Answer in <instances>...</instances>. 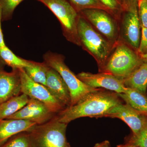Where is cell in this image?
Wrapping results in <instances>:
<instances>
[{
  "label": "cell",
  "instance_id": "6",
  "mask_svg": "<svg viewBox=\"0 0 147 147\" xmlns=\"http://www.w3.org/2000/svg\"><path fill=\"white\" fill-rule=\"evenodd\" d=\"M50 9L59 21L63 33L69 42L81 46L77 31L79 14L66 0H37Z\"/></svg>",
  "mask_w": 147,
  "mask_h": 147
},
{
  "label": "cell",
  "instance_id": "25",
  "mask_svg": "<svg viewBox=\"0 0 147 147\" xmlns=\"http://www.w3.org/2000/svg\"><path fill=\"white\" fill-rule=\"evenodd\" d=\"M138 15L141 26L147 28V0H139Z\"/></svg>",
  "mask_w": 147,
  "mask_h": 147
},
{
  "label": "cell",
  "instance_id": "9",
  "mask_svg": "<svg viewBox=\"0 0 147 147\" xmlns=\"http://www.w3.org/2000/svg\"><path fill=\"white\" fill-rule=\"evenodd\" d=\"M104 117L120 119L129 126L134 135L139 134L147 125V116L123 102L111 109Z\"/></svg>",
  "mask_w": 147,
  "mask_h": 147
},
{
  "label": "cell",
  "instance_id": "31",
  "mask_svg": "<svg viewBox=\"0 0 147 147\" xmlns=\"http://www.w3.org/2000/svg\"><path fill=\"white\" fill-rule=\"evenodd\" d=\"M5 65V63L4 62V61L2 59L1 57V56H0V69H4Z\"/></svg>",
  "mask_w": 147,
  "mask_h": 147
},
{
  "label": "cell",
  "instance_id": "1",
  "mask_svg": "<svg viewBox=\"0 0 147 147\" xmlns=\"http://www.w3.org/2000/svg\"><path fill=\"white\" fill-rule=\"evenodd\" d=\"M123 101L117 93L100 88L87 94L75 105L66 107L55 117L59 121L67 124L83 117H103Z\"/></svg>",
  "mask_w": 147,
  "mask_h": 147
},
{
  "label": "cell",
  "instance_id": "13",
  "mask_svg": "<svg viewBox=\"0 0 147 147\" xmlns=\"http://www.w3.org/2000/svg\"><path fill=\"white\" fill-rule=\"evenodd\" d=\"M21 94L19 69L7 72L0 69V104Z\"/></svg>",
  "mask_w": 147,
  "mask_h": 147
},
{
  "label": "cell",
  "instance_id": "5",
  "mask_svg": "<svg viewBox=\"0 0 147 147\" xmlns=\"http://www.w3.org/2000/svg\"><path fill=\"white\" fill-rule=\"evenodd\" d=\"M67 126L55 116L47 122L37 125L28 131L32 147H70L66 136Z\"/></svg>",
  "mask_w": 147,
  "mask_h": 147
},
{
  "label": "cell",
  "instance_id": "17",
  "mask_svg": "<svg viewBox=\"0 0 147 147\" xmlns=\"http://www.w3.org/2000/svg\"><path fill=\"white\" fill-rule=\"evenodd\" d=\"M118 94L125 103L147 116V94L128 88H127L125 93Z\"/></svg>",
  "mask_w": 147,
  "mask_h": 147
},
{
  "label": "cell",
  "instance_id": "29",
  "mask_svg": "<svg viewBox=\"0 0 147 147\" xmlns=\"http://www.w3.org/2000/svg\"><path fill=\"white\" fill-rule=\"evenodd\" d=\"M94 147H111L110 142L108 140H105L100 143L96 144Z\"/></svg>",
  "mask_w": 147,
  "mask_h": 147
},
{
  "label": "cell",
  "instance_id": "32",
  "mask_svg": "<svg viewBox=\"0 0 147 147\" xmlns=\"http://www.w3.org/2000/svg\"><path fill=\"white\" fill-rule=\"evenodd\" d=\"M140 57L143 62L147 63V54L146 55H141Z\"/></svg>",
  "mask_w": 147,
  "mask_h": 147
},
{
  "label": "cell",
  "instance_id": "10",
  "mask_svg": "<svg viewBox=\"0 0 147 147\" xmlns=\"http://www.w3.org/2000/svg\"><path fill=\"white\" fill-rule=\"evenodd\" d=\"M76 76L87 86L94 88H102L117 94L125 93L127 89L122 80L106 72L94 74L82 72Z\"/></svg>",
  "mask_w": 147,
  "mask_h": 147
},
{
  "label": "cell",
  "instance_id": "7",
  "mask_svg": "<svg viewBox=\"0 0 147 147\" xmlns=\"http://www.w3.org/2000/svg\"><path fill=\"white\" fill-rule=\"evenodd\" d=\"M79 12L98 32L116 46L119 41V28L117 23L111 14L98 9H87Z\"/></svg>",
  "mask_w": 147,
  "mask_h": 147
},
{
  "label": "cell",
  "instance_id": "24",
  "mask_svg": "<svg viewBox=\"0 0 147 147\" xmlns=\"http://www.w3.org/2000/svg\"><path fill=\"white\" fill-rule=\"evenodd\" d=\"M125 139V143L133 144L141 147H147V125L137 135L131 134Z\"/></svg>",
  "mask_w": 147,
  "mask_h": 147
},
{
  "label": "cell",
  "instance_id": "15",
  "mask_svg": "<svg viewBox=\"0 0 147 147\" xmlns=\"http://www.w3.org/2000/svg\"><path fill=\"white\" fill-rule=\"evenodd\" d=\"M37 125L31 121L18 119L0 121V147L14 135L30 131Z\"/></svg>",
  "mask_w": 147,
  "mask_h": 147
},
{
  "label": "cell",
  "instance_id": "19",
  "mask_svg": "<svg viewBox=\"0 0 147 147\" xmlns=\"http://www.w3.org/2000/svg\"><path fill=\"white\" fill-rule=\"evenodd\" d=\"M49 66L45 62L30 61V64L24 69L27 75L34 82L46 86L47 71Z\"/></svg>",
  "mask_w": 147,
  "mask_h": 147
},
{
  "label": "cell",
  "instance_id": "11",
  "mask_svg": "<svg viewBox=\"0 0 147 147\" xmlns=\"http://www.w3.org/2000/svg\"><path fill=\"white\" fill-rule=\"evenodd\" d=\"M56 115L42 102L29 98L26 105L6 119L26 120L40 125L52 119Z\"/></svg>",
  "mask_w": 147,
  "mask_h": 147
},
{
  "label": "cell",
  "instance_id": "28",
  "mask_svg": "<svg viewBox=\"0 0 147 147\" xmlns=\"http://www.w3.org/2000/svg\"><path fill=\"white\" fill-rule=\"evenodd\" d=\"M2 21L1 10L0 7V48H2L6 45L4 39L3 34L1 28Z\"/></svg>",
  "mask_w": 147,
  "mask_h": 147
},
{
  "label": "cell",
  "instance_id": "21",
  "mask_svg": "<svg viewBox=\"0 0 147 147\" xmlns=\"http://www.w3.org/2000/svg\"><path fill=\"white\" fill-rule=\"evenodd\" d=\"M0 147H32L28 131L14 135Z\"/></svg>",
  "mask_w": 147,
  "mask_h": 147
},
{
  "label": "cell",
  "instance_id": "16",
  "mask_svg": "<svg viewBox=\"0 0 147 147\" xmlns=\"http://www.w3.org/2000/svg\"><path fill=\"white\" fill-rule=\"evenodd\" d=\"M123 82L126 88L147 94V63L143 62Z\"/></svg>",
  "mask_w": 147,
  "mask_h": 147
},
{
  "label": "cell",
  "instance_id": "3",
  "mask_svg": "<svg viewBox=\"0 0 147 147\" xmlns=\"http://www.w3.org/2000/svg\"><path fill=\"white\" fill-rule=\"evenodd\" d=\"M43 58L44 62L48 66L60 74L68 87L71 97V105H75L90 93L100 89L91 88L79 79L66 65L63 55L48 52L43 55Z\"/></svg>",
  "mask_w": 147,
  "mask_h": 147
},
{
  "label": "cell",
  "instance_id": "22",
  "mask_svg": "<svg viewBox=\"0 0 147 147\" xmlns=\"http://www.w3.org/2000/svg\"><path fill=\"white\" fill-rule=\"evenodd\" d=\"M71 4L79 12L87 9H98L106 11L112 14L99 0H69Z\"/></svg>",
  "mask_w": 147,
  "mask_h": 147
},
{
  "label": "cell",
  "instance_id": "14",
  "mask_svg": "<svg viewBox=\"0 0 147 147\" xmlns=\"http://www.w3.org/2000/svg\"><path fill=\"white\" fill-rule=\"evenodd\" d=\"M45 86L59 101L66 107L71 105L69 90L60 74L49 67Z\"/></svg>",
  "mask_w": 147,
  "mask_h": 147
},
{
  "label": "cell",
  "instance_id": "8",
  "mask_svg": "<svg viewBox=\"0 0 147 147\" xmlns=\"http://www.w3.org/2000/svg\"><path fill=\"white\" fill-rule=\"evenodd\" d=\"M19 70L21 80V93L26 95L30 98L42 102L56 114L66 108L52 94L47 87L32 81L27 75L24 69Z\"/></svg>",
  "mask_w": 147,
  "mask_h": 147
},
{
  "label": "cell",
  "instance_id": "18",
  "mask_svg": "<svg viewBox=\"0 0 147 147\" xmlns=\"http://www.w3.org/2000/svg\"><path fill=\"white\" fill-rule=\"evenodd\" d=\"M29 98L26 95L21 93L0 104V121L7 119L22 109Z\"/></svg>",
  "mask_w": 147,
  "mask_h": 147
},
{
  "label": "cell",
  "instance_id": "2",
  "mask_svg": "<svg viewBox=\"0 0 147 147\" xmlns=\"http://www.w3.org/2000/svg\"><path fill=\"white\" fill-rule=\"evenodd\" d=\"M77 31L81 46L94 58L99 72H103L107 60L115 45L108 41L80 14Z\"/></svg>",
  "mask_w": 147,
  "mask_h": 147
},
{
  "label": "cell",
  "instance_id": "12",
  "mask_svg": "<svg viewBox=\"0 0 147 147\" xmlns=\"http://www.w3.org/2000/svg\"><path fill=\"white\" fill-rule=\"evenodd\" d=\"M141 23L136 7H133L125 14L122 22V33L125 42L137 52L140 44Z\"/></svg>",
  "mask_w": 147,
  "mask_h": 147
},
{
  "label": "cell",
  "instance_id": "20",
  "mask_svg": "<svg viewBox=\"0 0 147 147\" xmlns=\"http://www.w3.org/2000/svg\"><path fill=\"white\" fill-rule=\"evenodd\" d=\"M0 56L6 65L12 69H24L30 64V61L18 57L6 45L0 48Z\"/></svg>",
  "mask_w": 147,
  "mask_h": 147
},
{
  "label": "cell",
  "instance_id": "26",
  "mask_svg": "<svg viewBox=\"0 0 147 147\" xmlns=\"http://www.w3.org/2000/svg\"><path fill=\"white\" fill-rule=\"evenodd\" d=\"M105 7L110 11V13H117L123 8L121 0H99Z\"/></svg>",
  "mask_w": 147,
  "mask_h": 147
},
{
  "label": "cell",
  "instance_id": "27",
  "mask_svg": "<svg viewBox=\"0 0 147 147\" xmlns=\"http://www.w3.org/2000/svg\"><path fill=\"white\" fill-rule=\"evenodd\" d=\"M142 34L140 44L137 54L139 55H146L147 54V28H144L141 26Z\"/></svg>",
  "mask_w": 147,
  "mask_h": 147
},
{
  "label": "cell",
  "instance_id": "23",
  "mask_svg": "<svg viewBox=\"0 0 147 147\" xmlns=\"http://www.w3.org/2000/svg\"><path fill=\"white\" fill-rule=\"evenodd\" d=\"M24 0H0L2 21H8L12 18L13 11Z\"/></svg>",
  "mask_w": 147,
  "mask_h": 147
},
{
  "label": "cell",
  "instance_id": "4",
  "mask_svg": "<svg viewBox=\"0 0 147 147\" xmlns=\"http://www.w3.org/2000/svg\"><path fill=\"white\" fill-rule=\"evenodd\" d=\"M143 62L137 52L125 42L119 41L108 58L102 72L110 74L123 80Z\"/></svg>",
  "mask_w": 147,
  "mask_h": 147
},
{
  "label": "cell",
  "instance_id": "30",
  "mask_svg": "<svg viewBox=\"0 0 147 147\" xmlns=\"http://www.w3.org/2000/svg\"><path fill=\"white\" fill-rule=\"evenodd\" d=\"M117 147H141L139 146L133 144H129V143H125V144H123L117 145Z\"/></svg>",
  "mask_w": 147,
  "mask_h": 147
}]
</instances>
